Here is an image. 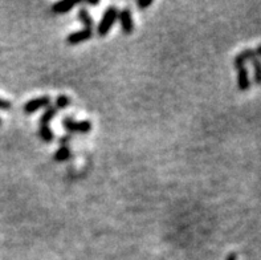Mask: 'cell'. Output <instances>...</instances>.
I'll use <instances>...</instances> for the list:
<instances>
[{"mask_svg": "<svg viewBox=\"0 0 261 260\" xmlns=\"http://www.w3.org/2000/svg\"><path fill=\"white\" fill-rule=\"evenodd\" d=\"M118 13L119 12H118V8H117V7L110 6L106 8L105 12H103L102 19H101L98 27H97V35H98V36L103 37L110 32L112 27L114 26L117 17H118Z\"/></svg>", "mask_w": 261, "mask_h": 260, "instance_id": "1", "label": "cell"}, {"mask_svg": "<svg viewBox=\"0 0 261 260\" xmlns=\"http://www.w3.org/2000/svg\"><path fill=\"white\" fill-rule=\"evenodd\" d=\"M64 128L70 133H81V134H86L92 130V122L90 121H81L76 122L73 121V119L70 117H66L63 120Z\"/></svg>", "mask_w": 261, "mask_h": 260, "instance_id": "2", "label": "cell"}, {"mask_svg": "<svg viewBox=\"0 0 261 260\" xmlns=\"http://www.w3.org/2000/svg\"><path fill=\"white\" fill-rule=\"evenodd\" d=\"M119 21H121V28L125 35H130L134 30V21H133V13L129 7H125L121 12L118 13Z\"/></svg>", "mask_w": 261, "mask_h": 260, "instance_id": "3", "label": "cell"}, {"mask_svg": "<svg viewBox=\"0 0 261 260\" xmlns=\"http://www.w3.org/2000/svg\"><path fill=\"white\" fill-rule=\"evenodd\" d=\"M50 104V99L48 96H43V97H37V99H33L31 101H28L24 105V113L27 114H32V113L37 112L39 109L41 108H48Z\"/></svg>", "mask_w": 261, "mask_h": 260, "instance_id": "4", "label": "cell"}, {"mask_svg": "<svg viewBox=\"0 0 261 260\" xmlns=\"http://www.w3.org/2000/svg\"><path fill=\"white\" fill-rule=\"evenodd\" d=\"M92 36L93 31L88 30V28H84V30L77 31V32L69 33L68 37H66V43L70 44V45H76V44H80L83 43V41H86V40H89Z\"/></svg>", "mask_w": 261, "mask_h": 260, "instance_id": "5", "label": "cell"}, {"mask_svg": "<svg viewBox=\"0 0 261 260\" xmlns=\"http://www.w3.org/2000/svg\"><path fill=\"white\" fill-rule=\"evenodd\" d=\"M257 57V55H256V52L253 50H245L243 51V52H240L238 55V56L235 57V60H233V65H235V68H242V66H244V64L247 63V61H251V60L256 59Z\"/></svg>", "mask_w": 261, "mask_h": 260, "instance_id": "6", "label": "cell"}, {"mask_svg": "<svg viewBox=\"0 0 261 260\" xmlns=\"http://www.w3.org/2000/svg\"><path fill=\"white\" fill-rule=\"evenodd\" d=\"M238 85L239 89L242 90V92H245V90H248L249 86H251V81H249V76H248V69L245 68V66H242V68H238Z\"/></svg>", "mask_w": 261, "mask_h": 260, "instance_id": "7", "label": "cell"}, {"mask_svg": "<svg viewBox=\"0 0 261 260\" xmlns=\"http://www.w3.org/2000/svg\"><path fill=\"white\" fill-rule=\"evenodd\" d=\"M77 2H66V0H63V2H59V3H55L50 10H52L53 13H66L72 10L73 7L76 6Z\"/></svg>", "mask_w": 261, "mask_h": 260, "instance_id": "8", "label": "cell"}, {"mask_svg": "<svg viewBox=\"0 0 261 260\" xmlns=\"http://www.w3.org/2000/svg\"><path fill=\"white\" fill-rule=\"evenodd\" d=\"M57 114V109L55 106H48L45 109V112L43 113L41 119H40V126H48L50 121H52Z\"/></svg>", "mask_w": 261, "mask_h": 260, "instance_id": "9", "label": "cell"}, {"mask_svg": "<svg viewBox=\"0 0 261 260\" xmlns=\"http://www.w3.org/2000/svg\"><path fill=\"white\" fill-rule=\"evenodd\" d=\"M70 158V149L69 146H60L57 152L53 155V159L56 162H65Z\"/></svg>", "mask_w": 261, "mask_h": 260, "instance_id": "10", "label": "cell"}, {"mask_svg": "<svg viewBox=\"0 0 261 260\" xmlns=\"http://www.w3.org/2000/svg\"><path fill=\"white\" fill-rule=\"evenodd\" d=\"M79 19L81 20V23L85 26V28L88 30H92L93 28V19L90 16V13L85 10V8H81L79 11Z\"/></svg>", "mask_w": 261, "mask_h": 260, "instance_id": "11", "label": "cell"}, {"mask_svg": "<svg viewBox=\"0 0 261 260\" xmlns=\"http://www.w3.org/2000/svg\"><path fill=\"white\" fill-rule=\"evenodd\" d=\"M251 61H252V66H253V73H255V75H253V81H255L257 85H260L261 84V61H260V59H257V57L253 60H251Z\"/></svg>", "mask_w": 261, "mask_h": 260, "instance_id": "12", "label": "cell"}, {"mask_svg": "<svg viewBox=\"0 0 261 260\" xmlns=\"http://www.w3.org/2000/svg\"><path fill=\"white\" fill-rule=\"evenodd\" d=\"M40 138L43 139L44 142H52L55 135H53V132L49 129V126H40L39 130Z\"/></svg>", "mask_w": 261, "mask_h": 260, "instance_id": "13", "label": "cell"}, {"mask_svg": "<svg viewBox=\"0 0 261 260\" xmlns=\"http://www.w3.org/2000/svg\"><path fill=\"white\" fill-rule=\"evenodd\" d=\"M70 104V99L68 97V96L65 94H60L57 96V99H56V109H66L68 106H69Z\"/></svg>", "mask_w": 261, "mask_h": 260, "instance_id": "14", "label": "cell"}, {"mask_svg": "<svg viewBox=\"0 0 261 260\" xmlns=\"http://www.w3.org/2000/svg\"><path fill=\"white\" fill-rule=\"evenodd\" d=\"M151 4H152V0H145V2H143V0H138V2H137V7L141 8V10H145V8L150 7Z\"/></svg>", "mask_w": 261, "mask_h": 260, "instance_id": "15", "label": "cell"}, {"mask_svg": "<svg viewBox=\"0 0 261 260\" xmlns=\"http://www.w3.org/2000/svg\"><path fill=\"white\" fill-rule=\"evenodd\" d=\"M69 141H70V135H63V137L60 138V144H61V146H69Z\"/></svg>", "mask_w": 261, "mask_h": 260, "instance_id": "16", "label": "cell"}, {"mask_svg": "<svg viewBox=\"0 0 261 260\" xmlns=\"http://www.w3.org/2000/svg\"><path fill=\"white\" fill-rule=\"evenodd\" d=\"M10 108H11L10 102L6 101V100L0 99V109H6V110H8Z\"/></svg>", "mask_w": 261, "mask_h": 260, "instance_id": "17", "label": "cell"}, {"mask_svg": "<svg viewBox=\"0 0 261 260\" xmlns=\"http://www.w3.org/2000/svg\"><path fill=\"white\" fill-rule=\"evenodd\" d=\"M227 260H238V256H236L235 254H229L228 257H227Z\"/></svg>", "mask_w": 261, "mask_h": 260, "instance_id": "18", "label": "cell"}, {"mask_svg": "<svg viewBox=\"0 0 261 260\" xmlns=\"http://www.w3.org/2000/svg\"><path fill=\"white\" fill-rule=\"evenodd\" d=\"M255 52H256V55H257V56H261V44H258L257 50H256Z\"/></svg>", "mask_w": 261, "mask_h": 260, "instance_id": "19", "label": "cell"}, {"mask_svg": "<svg viewBox=\"0 0 261 260\" xmlns=\"http://www.w3.org/2000/svg\"><path fill=\"white\" fill-rule=\"evenodd\" d=\"M88 4H89V6H98L99 2L98 0H97V2H88Z\"/></svg>", "mask_w": 261, "mask_h": 260, "instance_id": "20", "label": "cell"}]
</instances>
